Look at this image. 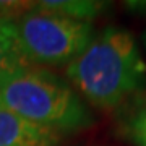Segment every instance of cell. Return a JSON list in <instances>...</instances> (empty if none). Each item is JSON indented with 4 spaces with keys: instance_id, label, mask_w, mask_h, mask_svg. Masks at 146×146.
Segmentation results:
<instances>
[{
    "instance_id": "1",
    "label": "cell",
    "mask_w": 146,
    "mask_h": 146,
    "mask_svg": "<svg viewBox=\"0 0 146 146\" xmlns=\"http://www.w3.org/2000/svg\"><path fill=\"white\" fill-rule=\"evenodd\" d=\"M146 65L128 31L106 28L73 62L67 76L96 107L110 109L141 88Z\"/></svg>"
},
{
    "instance_id": "2",
    "label": "cell",
    "mask_w": 146,
    "mask_h": 146,
    "mask_svg": "<svg viewBox=\"0 0 146 146\" xmlns=\"http://www.w3.org/2000/svg\"><path fill=\"white\" fill-rule=\"evenodd\" d=\"M0 107L37 127L75 133L93 125V114L57 75L23 65L0 83Z\"/></svg>"
},
{
    "instance_id": "3",
    "label": "cell",
    "mask_w": 146,
    "mask_h": 146,
    "mask_svg": "<svg viewBox=\"0 0 146 146\" xmlns=\"http://www.w3.org/2000/svg\"><path fill=\"white\" fill-rule=\"evenodd\" d=\"M15 25L16 46L28 63L65 65L73 62L93 41L89 21L34 8L20 16Z\"/></svg>"
},
{
    "instance_id": "4",
    "label": "cell",
    "mask_w": 146,
    "mask_h": 146,
    "mask_svg": "<svg viewBox=\"0 0 146 146\" xmlns=\"http://www.w3.org/2000/svg\"><path fill=\"white\" fill-rule=\"evenodd\" d=\"M60 135L0 107V146H57Z\"/></svg>"
},
{
    "instance_id": "5",
    "label": "cell",
    "mask_w": 146,
    "mask_h": 146,
    "mask_svg": "<svg viewBox=\"0 0 146 146\" xmlns=\"http://www.w3.org/2000/svg\"><path fill=\"white\" fill-rule=\"evenodd\" d=\"M23 65H28V62L16 46L15 25L8 18H0V83Z\"/></svg>"
},
{
    "instance_id": "6",
    "label": "cell",
    "mask_w": 146,
    "mask_h": 146,
    "mask_svg": "<svg viewBox=\"0 0 146 146\" xmlns=\"http://www.w3.org/2000/svg\"><path fill=\"white\" fill-rule=\"evenodd\" d=\"M104 2H93V0H68V2H41L39 10L52 11L58 15L68 16L73 20L89 21L104 10Z\"/></svg>"
},
{
    "instance_id": "7",
    "label": "cell",
    "mask_w": 146,
    "mask_h": 146,
    "mask_svg": "<svg viewBox=\"0 0 146 146\" xmlns=\"http://www.w3.org/2000/svg\"><path fill=\"white\" fill-rule=\"evenodd\" d=\"M128 136L138 146H146V122L140 115H135L128 123Z\"/></svg>"
}]
</instances>
